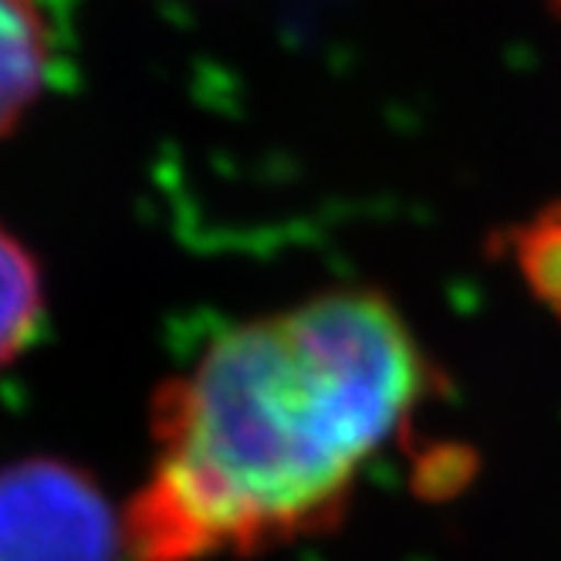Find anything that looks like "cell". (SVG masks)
I'll return each mask as SVG.
<instances>
[{
  "instance_id": "1",
  "label": "cell",
  "mask_w": 561,
  "mask_h": 561,
  "mask_svg": "<svg viewBox=\"0 0 561 561\" xmlns=\"http://www.w3.org/2000/svg\"><path fill=\"white\" fill-rule=\"evenodd\" d=\"M430 389L416 332L376 288L318 291L220 332L156 392L152 463L123 504L129 561L322 535Z\"/></svg>"
},
{
  "instance_id": "2",
  "label": "cell",
  "mask_w": 561,
  "mask_h": 561,
  "mask_svg": "<svg viewBox=\"0 0 561 561\" xmlns=\"http://www.w3.org/2000/svg\"><path fill=\"white\" fill-rule=\"evenodd\" d=\"M0 561H129L123 504L61 457L0 463Z\"/></svg>"
},
{
  "instance_id": "3",
  "label": "cell",
  "mask_w": 561,
  "mask_h": 561,
  "mask_svg": "<svg viewBox=\"0 0 561 561\" xmlns=\"http://www.w3.org/2000/svg\"><path fill=\"white\" fill-rule=\"evenodd\" d=\"M78 11L82 0H0V139L71 89Z\"/></svg>"
},
{
  "instance_id": "4",
  "label": "cell",
  "mask_w": 561,
  "mask_h": 561,
  "mask_svg": "<svg viewBox=\"0 0 561 561\" xmlns=\"http://www.w3.org/2000/svg\"><path fill=\"white\" fill-rule=\"evenodd\" d=\"M48 322L45 271L24 240L0 224V373L34 348Z\"/></svg>"
},
{
  "instance_id": "5",
  "label": "cell",
  "mask_w": 561,
  "mask_h": 561,
  "mask_svg": "<svg viewBox=\"0 0 561 561\" xmlns=\"http://www.w3.org/2000/svg\"><path fill=\"white\" fill-rule=\"evenodd\" d=\"M507 248L528 295L561 322V199L520 220L507 237Z\"/></svg>"
}]
</instances>
